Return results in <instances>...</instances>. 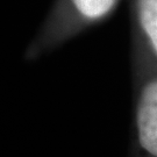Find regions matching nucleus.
<instances>
[{"mask_svg": "<svg viewBox=\"0 0 157 157\" xmlns=\"http://www.w3.org/2000/svg\"><path fill=\"white\" fill-rule=\"evenodd\" d=\"M120 0H56L23 58L35 62L112 15Z\"/></svg>", "mask_w": 157, "mask_h": 157, "instance_id": "1", "label": "nucleus"}, {"mask_svg": "<svg viewBox=\"0 0 157 157\" xmlns=\"http://www.w3.org/2000/svg\"><path fill=\"white\" fill-rule=\"evenodd\" d=\"M132 67L137 144L147 157H157V58L132 45Z\"/></svg>", "mask_w": 157, "mask_h": 157, "instance_id": "2", "label": "nucleus"}, {"mask_svg": "<svg viewBox=\"0 0 157 157\" xmlns=\"http://www.w3.org/2000/svg\"><path fill=\"white\" fill-rule=\"evenodd\" d=\"M132 45L146 48L157 58V0H133Z\"/></svg>", "mask_w": 157, "mask_h": 157, "instance_id": "3", "label": "nucleus"}]
</instances>
